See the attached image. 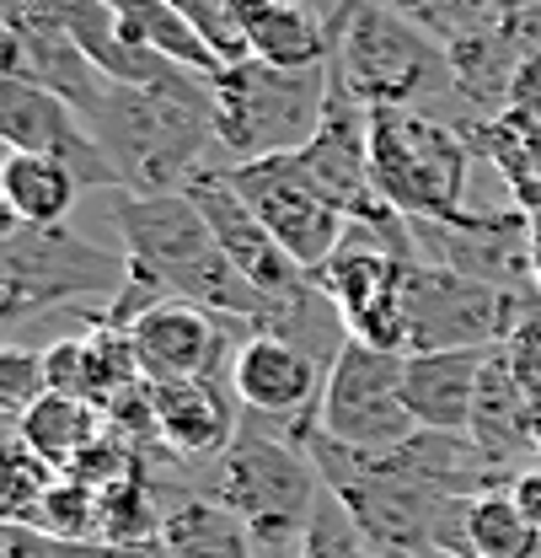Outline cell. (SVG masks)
Masks as SVG:
<instances>
[{"instance_id": "obj_1", "label": "cell", "mask_w": 541, "mask_h": 558, "mask_svg": "<svg viewBox=\"0 0 541 558\" xmlns=\"http://www.w3.org/2000/svg\"><path fill=\"white\" fill-rule=\"evenodd\" d=\"M113 226L124 236L130 275L167 301L199 306L242 328H263L273 317V301L220 253L209 220L188 194H119Z\"/></svg>"}, {"instance_id": "obj_2", "label": "cell", "mask_w": 541, "mask_h": 558, "mask_svg": "<svg viewBox=\"0 0 541 558\" xmlns=\"http://www.w3.org/2000/svg\"><path fill=\"white\" fill-rule=\"evenodd\" d=\"M86 130L108 150L124 194H183L199 178L204 145L214 140L209 75H172L156 86H108Z\"/></svg>"}, {"instance_id": "obj_3", "label": "cell", "mask_w": 541, "mask_h": 558, "mask_svg": "<svg viewBox=\"0 0 541 558\" xmlns=\"http://www.w3.org/2000/svg\"><path fill=\"white\" fill-rule=\"evenodd\" d=\"M0 323L22 328L27 317L44 312H86L97 317L113 306V295L130 284V258L108 253L70 226H27L5 209L0 220Z\"/></svg>"}, {"instance_id": "obj_4", "label": "cell", "mask_w": 541, "mask_h": 558, "mask_svg": "<svg viewBox=\"0 0 541 558\" xmlns=\"http://www.w3.org/2000/svg\"><path fill=\"white\" fill-rule=\"evenodd\" d=\"M333 86H343L359 108H418L429 92L451 86L445 44L403 11L343 0L333 11Z\"/></svg>"}, {"instance_id": "obj_5", "label": "cell", "mask_w": 541, "mask_h": 558, "mask_svg": "<svg viewBox=\"0 0 541 558\" xmlns=\"http://www.w3.org/2000/svg\"><path fill=\"white\" fill-rule=\"evenodd\" d=\"M472 140L423 108L370 113V189L413 226L456 220L467 209Z\"/></svg>"}, {"instance_id": "obj_6", "label": "cell", "mask_w": 541, "mask_h": 558, "mask_svg": "<svg viewBox=\"0 0 541 558\" xmlns=\"http://www.w3.org/2000/svg\"><path fill=\"white\" fill-rule=\"evenodd\" d=\"M214 145H225L236 161H269L295 156L322 130L333 70H279L263 60L225 65L214 81Z\"/></svg>"}, {"instance_id": "obj_7", "label": "cell", "mask_w": 541, "mask_h": 558, "mask_svg": "<svg viewBox=\"0 0 541 558\" xmlns=\"http://www.w3.org/2000/svg\"><path fill=\"white\" fill-rule=\"evenodd\" d=\"M322 478L311 451H300L295 435H273V429H236V440L225 446L220 468H214V494L231 515H242V526L263 543V548H295L306 543L317 505H322Z\"/></svg>"}, {"instance_id": "obj_8", "label": "cell", "mask_w": 541, "mask_h": 558, "mask_svg": "<svg viewBox=\"0 0 541 558\" xmlns=\"http://www.w3.org/2000/svg\"><path fill=\"white\" fill-rule=\"evenodd\" d=\"M403 365L407 354H386L348 339L322 381V403H317L322 435L365 457H392L413 446L423 429L403 403Z\"/></svg>"}, {"instance_id": "obj_9", "label": "cell", "mask_w": 541, "mask_h": 558, "mask_svg": "<svg viewBox=\"0 0 541 558\" xmlns=\"http://www.w3.org/2000/svg\"><path fill=\"white\" fill-rule=\"evenodd\" d=\"M531 306L515 301V290H493L440 264L407 269V354H440V349H499Z\"/></svg>"}, {"instance_id": "obj_10", "label": "cell", "mask_w": 541, "mask_h": 558, "mask_svg": "<svg viewBox=\"0 0 541 558\" xmlns=\"http://www.w3.org/2000/svg\"><path fill=\"white\" fill-rule=\"evenodd\" d=\"M225 178H231V189L253 205V215L269 226L273 242H279L311 279L333 264V253H339L343 236H348V215L333 209L306 178H300L295 156L236 161V167H225Z\"/></svg>"}, {"instance_id": "obj_11", "label": "cell", "mask_w": 541, "mask_h": 558, "mask_svg": "<svg viewBox=\"0 0 541 558\" xmlns=\"http://www.w3.org/2000/svg\"><path fill=\"white\" fill-rule=\"evenodd\" d=\"M407 269L403 258H392L386 247L365 242L359 231L343 236L333 264L317 275L322 295L339 306L348 339L386 354H407L413 349V328H407Z\"/></svg>"}, {"instance_id": "obj_12", "label": "cell", "mask_w": 541, "mask_h": 558, "mask_svg": "<svg viewBox=\"0 0 541 558\" xmlns=\"http://www.w3.org/2000/svg\"><path fill=\"white\" fill-rule=\"evenodd\" d=\"M423 264L456 269L482 279L493 290H515L537 279V215L531 209H499V215H456L434 226H413Z\"/></svg>"}, {"instance_id": "obj_13", "label": "cell", "mask_w": 541, "mask_h": 558, "mask_svg": "<svg viewBox=\"0 0 541 558\" xmlns=\"http://www.w3.org/2000/svg\"><path fill=\"white\" fill-rule=\"evenodd\" d=\"M0 140H5V150L65 161L70 172L81 178V189H119L124 194L108 150L86 130V119L70 108L65 97H54V92H44L33 81L0 75Z\"/></svg>"}, {"instance_id": "obj_14", "label": "cell", "mask_w": 541, "mask_h": 558, "mask_svg": "<svg viewBox=\"0 0 541 558\" xmlns=\"http://www.w3.org/2000/svg\"><path fill=\"white\" fill-rule=\"evenodd\" d=\"M194 205H199V215L209 220V231H214V242H220V253L242 269V275L253 279L263 295L273 301V312L279 306H290V301H300L317 279L306 275L279 242L269 236V226L253 215V205L231 189V178L225 172H199L188 189H183Z\"/></svg>"}, {"instance_id": "obj_15", "label": "cell", "mask_w": 541, "mask_h": 558, "mask_svg": "<svg viewBox=\"0 0 541 558\" xmlns=\"http://www.w3.org/2000/svg\"><path fill=\"white\" fill-rule=\"evenodd\" d=\"M295 167L328 205L354 220L376 199V189H370V108H359L343 86H333L322 130L295 150Z\"/></svg>"}, {"instance_id": "obj_16", "label": "cell", "mask_w": 541, "mask_h": 558, "mask_svg": "<svg viewBox=\"0 0 541 558\" xmlns=\"http://www.w3.org/2000/svg\"><path fill=\"white\" fill-rule=\"evenodd\" d=\"M322 381L328 365L300 344L279 339V333H247L242 349L231 354V392L247 414L269 418H306L322 403Z\"/></svg>"}, {"instance_id": "obj_17", "label": "cell", "mask_w": 541, "mask_h": 558, "mask_svg": "<svg viewBox=\"0 0 541 558\" xmlns=\"http://www.w3.org/2000/svg\"><path fill=\"white\" fill-rule=\"evenodd\" d=\"M139 354V371L150 387L167 381H214V371L225 365V317H209L199 306L183 301H161L130 328Z\"/></svg>"}, {"instance_id": "obj_18", "label": "cell", "mask_w": 541, "mask_h": 558, "mask_svg": "<svg viewBox=\"0 0 541 558\" xmlns=\"http://www.w3.org/2000/svg\"><path fill=\"white\" fill-rule=\"evenodd\" d=\"M493 349H440V354H407L403 403L429 435H467L472 429L477 381Z\"/></svg>"}, {"instance_id": "obj_19", "label": "cell", "mask_w": 541, "mask_h": 558, "mask_svg": "<svg viewBox=\"0 0 541 558\" xmlns=\"http://www.w3.org/2000/svg\"><path fill=\"white\" fill-rule=\"evenodd\" d=\"M156 403V435L177 457H225L236 440V409L214 381H167L150 387Z\"/></svg>"}, {"instance_id": "obj_20", "label": "cell", "mask_w": 541, "mask_h": 558, "mask_svg": "<svg viewBox=\"0 0 541 558\" xmlns=\"http://www.w3.org/2000/svg\"><path fill=\"white\" fill-rule=\"evenodd\" d=\"M467 440H472L493 468H509L520 451H537L531 398H526V387L515 381V371H509V360H504V344L493 349V354H488V365H482Z\"/></svg>"}, {"instance_id": "obj_21", "label": "cell", "mask_w": 541, "mask_h": 558, "mask_svg": "<svg viewBox=\"0 0 541 558\" xmlns=\"http://www.w3.org/2000/svg\"><path fill=\"white\" fill-rule=\"evenodd\" d=\"M16 440H27L49 468H60L70 473L102 435H108V414L97 409V403H86V398H70V392H44L27 418L11 429Z\"/></svg>"}, {"instance_id": "obj_22", "label": "cell", "mask_w": 541, "mask_h": 558, "mask_svg": "<svg viewBox=\"0 0 541 558\" xmlns=\"http://www.w3.org/2000/svg\"><path fill=\"white\" fill-rule=\"evenodd\" d=\"M0 199L27 226H65V215L81 199V178L54 156L5 150L0 161Z\"/></svg>"}, {"instance_id": "obj_23", "label": "cell", "mask_w": 541, "mask_h": 558, "mask_svg": "<svg viewBox=\"0 0 541 558\" xmlns=\"http://www.w3.org/2000/svg\"><path fill=\"white\" fill-rule=\"evenodd\" d=\"M253 532L220 499H177L161 521L167 558H253Z\"/></svg>"}, {"instance_id": "obj_24", "label": "cell", "mask_w": 541, "mask_h": 558, "mask_svg": "<svg viewBox=\"0 0 541 558\" xmlns=\"http://www.w3.org/2000/svg\"><path fill=\"white\" fill-rule=\"evenodd\" d=\"M130 27H135V38L145 44V49H156L161 60H172L177 70H194V75H220V60L209 54V44H204L199 33L167 5V0H108Z\"/></svg>"}, {"instance_id": "obj_25", "label": "cell", "mask_w": 541, "mask_h": 558, "mask_svg": "<svg viewBox=\"0 0 541 558\" xmlns=\"http://www.w3.org/2000/svg\"><path fill=\"white\" fill-rule=\"evenodd\" d=\"M467 548L472 558H537L541 532L526 521L509 488H482L467 499Z\"/></svg>"}, {"instance_id": "obj_26", "label": "cell", "mask_w": 541, "mask_h": 558, "mask_svg": "<svg viewBox=\"0 0 541 558\" xmlns=\"http://www.w3.org/2000/svg\"><path fill=\"white\" fill-rule=\"evenodd\" d=\"M22 526H33L44 537H60V543H102V488L60 473V484L38 499V510Z\"/></svg>"}, {"instance_id": "obj_27", "label": "cell", "mask_w": 541, "mask_h": 558, "mask_svg": "<svg viewBox=\"0 0 541 558\" xmlns=\"http://www.w3.org/2000/svg\"><path fill=\"white\" fill-rule=\"evenodd\" d=\"M0 558H167V548L161 543H135V548H124V543H60V537H44L33 526L5 521Z\"/></svg>"}, {"instance_id": "obj_28", "label": "cell", "mask_w": 541, "mask_h": 558, "mask_svg": "<svg viewBox=\"0 0 541 558\" xmlns=\"http://www.w3.org/2000/svg\"><path fill=\"white\" fill-rule=\"evenodd\" d=\"M54 484H60V468H49L27 440L11 435V446H5V494H0V515L22 526V521L38 510V499H44Z\"/></svg>"}, {"instance_id": "obj_29", "label": "cell", "mask_w": 541, "mask_h": 558, "mask_svg": "<svg viewBox=\"0 0 541 558\" xmlns=\"http://www.w3.org/2000/svg\"><path fill=\"white\" fill-rule=\"evenodd\" d=\"M167 5L209 44V54H214L220 65L253 60V54H247V38H242V27H236V0H167Z\"/></svg>"}, {"instance_id": "obj_30", "label": "cell", "mask_w": 541, "mask_h": 558, "mask_svg": "<svg viewBox=\"0 0 541 558\" xmlns=\"http://www.w3.org/2000/svg\"><path fill=\"white\" fill-rule=\"evenodd\" d=\"M44 349H22V344H5L0 354V403H5V418L11 429L27 418V409L44 398Z\"/></svg>"}, {"instance_id": "obj_31", "label": "cell", "mask_w": 541, "mask_h": 558, "mask_svg": "<svg viewBox=\"0 0 541 558\" xmlns=\"http://www.w3.org/2000/svg\"><path fill=\"white\" fill-rule=\"evenodd\" d=\"M504 360H509L515 381L526 387V398L541 403V306H531V312L520 317V328L504 339Z\"/></svg>"}, {"instance_id": "obj_32", "label": "cell", "mask_w": 541, "mask_h": 558, "mask_svg": "<svg viewBox=\"0 0 541 558\" xmlns=\"http://www.w3.org/2000/svg\"><path fill=\"white\" fill-rule=\"evenodd\" d=\"M44 387L86 398V339H60L44 349Z\"/></svg>"}, {"instance_id": "obj_33", "label": "cell", "mask_w": 541, "mask_h": 558, "mask_svg": "<svg viewBox=\"0 0 541 558\" xmlns=\"http://www.w3.org/2000/svg\"><path fill=\"white\" fill-rule=\"evenodd\" d=\"M504 113L520 119V124H531V130H541V49H531V54L520 60L515 81H509V102H504Z\"/></svg>"}, {"instance_id": "obj_34", "label": "cell", "mask_w": 541, "mask_h": 558, "mask_svg": "<svg viewBox=\"0 0 541 558\" xmlns=\"http://www.w3.org/2000/svg\"><path fill=\"white\" fill-rule=\"evenodd\" d=\"M493 5H499V0H440V11H434V38L451 44L456 33H467L472 22H482Z\"/></svg>"}, {"instance_id": "obj_35", "label": "cell", "mask_w": 541, "mask_h": 558, "mask_svg": "<svg viewBox=\"0 0 541 558\" xmlns=\"http://www.w3.org/2000/svg\"><path fill=\"white\" fill-rule=\"evenodd\" d=\"M509 494H515V505L526 510V521L541 532V462H537V468H526V473H515Z\"/></svg>"}, {"instance_id": "obj_36", "label": "cell", "mask_w": 541, "mask_h": 558, "mask_svg": "<svg viewBox=\"0 0 541 558\" xmlns=\"http://www.w3.org/2000/svg\"><path fill=\"white\" fill-rule=\"evenodd\" d=\"M370 5H386V11H403L413 22H423L429 33H434V11H440V0H370Z\"/></svg>"}, {"instance_id": "obj_37", "label": "cell", "mask_w": 541, "mask_h": 558, "mask_svg": "<svg viewBox=\"0 0 541 558\" xmlns=\"http://www.w3.org/2000/svg\"><path fill=\"white\" fill-rule=\"evenodd\" d=\"M537 284H541V215H537Z\"/></svg>"}]
</instances>
